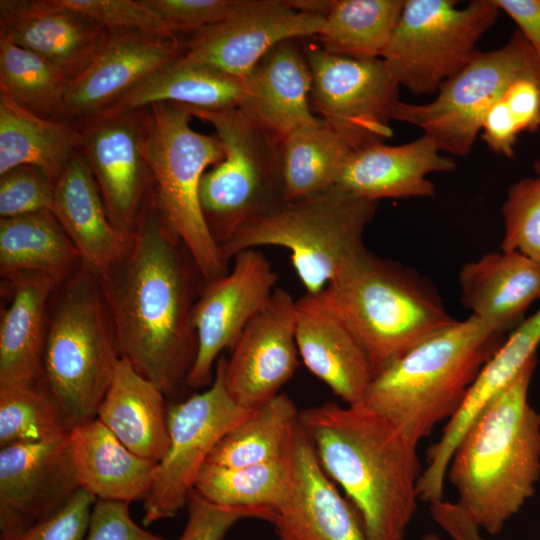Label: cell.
<instances>
[{"label": "cell", "instance_id": "39", "mask_svg": "<svg viewBox=\"0 0 540 540\" xmlns=\"http://www.w3.org/2000/svg\"><path fill=\"white\" fill-rule=\"evenodd\" d=\"M72 428L43 380L0 383V448L67 437Z\"/></svg>", "mask_w": 540, "mask_h": 540}, {"label": "cell", "instance_id": "43", "mask_svg": "<svg viewBox=\"0 0 540 540\" xmlns=\"http://www.w3.org/2000/svg\"><path fill=\"white\" fill-rule=\"evenodd\" d=\"M55 184L38 167L20 165L0 175L1 219L52 211Z\"/></svg>", "mask_w": 540, "mask_h": 540}, {"label": "cell", "instance_id": "27", "mask_svg": "<svg viewBox=\"0 0 540 540\" xmlns=\"http://www.w3.org/2000/svg\"><path fill=\"white\" fill-rule=\"evenodd\" d=\"M459 284L471 315L506 333L540 300V266L517 252L495 251L464 264Z\"/></svg>", "mask_w": 540, "mask_h": 540}, {"label": "cell", "instance_id": "19", "mask_svg": "<svg viewBox=\"0 0 540 540\" xmlns=\"http://www.w3.org/2000/svg\"><path fill=\"white\" fill-rule=\"evenodd\" d=\"M183 53L180 40L137 30H110L91 65L69 82L59 120L80 124L103 114Z\"/></svg>", "mask_w": 540, "mask_h": 540}, {"label": "cell", "instance_id": "14", "mask_svg": "<svg viewBox=\"0 0 540 540\" xmlns=\"http://www.w3.org/2000/svg\"><path fill=\"white\" fill-rule=\"evenodd\" d=\"M148 118L146 107L100 115L77 124L78 150L97 183L109 220L127 236L154 190L144 152Z\"/></svg>", "mask_w": 540, "mask_h": 540}, {"label": "cell", "instance_id": "41", "mask_svg": "<svg viewBox=\"0 0 540 540\" xmlns=\"http://www.w3.org/2000/svg\"><path fill=\"white\" fill-rule=\"evenodd\" d=\"M504 237L501 250L517 252L540 266V179L513 183L502 205Z\"/></svg>", "mask_w": 540, "mask_h": 540}, {"label": "cell", "instance_id": "22", "mask_svg": "<svg viewBox=\"0 0 540 540\" xmlns=\"http://www.w3.org/2000/svg\"><path fill=\"white\" fill-rule=\"evenodd\" d=\"M295 338L307 369L347 405L363 403L375 377L349 326L322 292L295 301Z\"/></svg>", "mask_w": 540, "mask_h": 540}, {"label": "cell", "instance_id": "52", "mask_svg": "<svg viewBox=\"0 0 540 540\" xmlns=\"http://www.w3.org/2000/svg\"><path fill=\"white\" fill-rule=\"evenodd\" d=\"M279 540H284V539L279 538Z\"/></svg>", "mask_w": 540, "mask_h": 540}, {"label": "cell", "instance_id": "48", "mask_svg": "<svg viewBox=\"0 0 540 540\" xmlns=\"http://www.w3.org/2000/svg\"><path fill=\"white\" fill-rule=\"evenodd\" d=\"M429 512L434 522L452 540H486L480 528L458 505L457 502L436 501L430 504Z\"/></svg>", "mask_w": 540, "mask_h": 540}, {"label": "cell", "instance_id": "21", "mask_svg": "<svg viewBox=\"0 0 540 540\" xmlns=\"http://www.w3.org/2000/svg\"><path fill=\"white\" fill-rule=\"evenodd\" d=\"M109 31L57 0L0 1V35L40 56L70 81L91 65Z\"/></svg>", "mask_w": 540, "mask_h": 540}, {"label": "cell", "instance_id": "4", "mask_svg": "<svg viewBox=\"0 0 540 540\" xmlns=\"http://www.w3.org/2000/svg\"><path fill=\"white\" fill-rule=\"evenodd\" d=\"M505 332L470 315L430 335L377 373L367 406L417 444L460 408Z\"/></svg>", "mask_w": 540, "mask_h": 540}, {"label": "cell", "instance_id": "9", "mask_svg": "<svg viewBox=\"0 0 540 540\" xmlns=\"http://www.w3.org/2000/svg\"><path fill=\"white\" fill-rule=\"evenodd\" d=\"M187 107L213 126L224 149V159L199 186L203 217L221 248L247 221L284 199L281 142L238 107Z\"/></svg>", "mask_w": 540, "mask_h": 540}, {"label": "cell", "instance_id": "2", "mask_svg": "<svg viewBox=\"0 0 540 540\" xmlns=\"http://www.w3.org/2000/svg\"><path fill=\"white\" fill-rule=\"evenodd\" d=\"M299 423L369 540H403L419 499L417 444L365 403L326 402L300 411Z\"/></svg>", "mask_w": 540, "mask_h": 540}, {"label": "cell", "instance_id": "7", "mask_svg": "<svg viewBox=\"0 0 540 540\" xmlns=\"http://www.w3.org/2000/svg\"><path fill=\"white\" fill-rule=\"evenodd\" d=\"M378 201L339 185L323 192L286 200L242 225L222 246L227 262L259 246L289 250L292 265L306 293L322 292L344 261L363 244Z\"/></svg>", "mask_w": 540, "mask_h": 540}, {"label": "cell", "instance_id": "8", "mask_svg": "<svg viewBox=\"0 0 540 540\" xmlns=\"http://www.w3.org/2000/svg\"><path fill=\"white\" fill-rule=\"evenodd\" d=\"M144 152L154 196L164 220L184 244L204 281L229 271L222 250L203 217L199 186L206 169L224 159L219 138L195 131L186 105L163 102L148 106Z\"/></svg>", "mask_w": 540, "mask_h": 540}, {"label": "cell", "instance_id": "34", "mask_svg": "<svg viewBox=\"0 0 540 540\" xmlns=\"http://www.w3.org/2000/svg\"><path fill=\"white\" fill-rule=\"evenodd\" d=\"M292 480L288 443L283 456L263 463L237 468L205 463L194 489L215 505L262 510L276 518L290 495Z\"/></svg>", "mask_w": 540, "mask_h": 540}, {"label": "cell", "instance_id": "6", "mask_svg": "<svg viewBox=\"0 0 540 540\" xmlns=\"http://www.w3.org/2000/svg\"><path fill=\"white\" fill-rule=\"evenodd\" d=\"M120 357L100 283L82 262L51 295L43 357L42 380L72 427L97 417Z\"/></svg>", "mask_w": 540, "mask_h": 540}, {"label": "cell", "instance_id": "33", "mask_svg": "<svg viewBox=\"0 0 540 540\" xmlns=\"http://www.w3.org/2000/svg\"><path fill=\"white\" fill-rule=\"evenodd\" d=\"M82 265L81 256L52 211L0 220V274L46 275L57 284Z\"/></svg>", "mask_w": 540, "mask_h": 540}, {"label": "cell", "instance_id": "29", "mask_svg": "<svg viewBox=\"0 0 540 540\" xmlns=\"http://www.w3.org/2000/svg\"><path fill=\"white\" fill-rule=\"evenodd\" d=\"M52 212L77 248L83 264L98 272L118 259L129 242L111 224L102 196L77 149L55 183Z\"/></svg>", "mask_w": 540, "mask_h": 540}, {"label": "cell", "instance_id": "18", "mask_svg": "<svg viewBox=\"0 0 540 540\" xmlns=\"http://www.w3.org/2000/svg\"><path fill=\"white\" fill-rule=\"evenodd\" d=\"M295 300L276 288L246 325L225 364V385L232 400L253 411L279 394L298 362Z\"/></svg>", "mask_w": 540, "mask_h": 540}, {"label": "cell", "instance_id": "40", "mask_svg": "<svg viewBox=\"0 0 540 540\" xmlns=\"http://www.w3.org/2000/svg\"><path fill=\"white\" fill-rule=\"evenodd\" d=\"M540 128V65L513 81L486 113L480 135L496 154L511 158L518 136Z\"/></svg>", "mask_w": 540, "mask_h": 540}, {"label": "cell", "instance_id": "3", "mask_svg": "<svg viewBox=\"0 0 540 540\" xmlns=\"http://www.w3.org/2000/svg\"><path fill=\"white\" fill-rule=\"evenodd\" d=\"M536 356L477 415L447 470L458 505L490 535L533 496L540 478V413L530 404Z\"/></svg>", "mask_w": 540, "mask_h": 540}, {"label": "cell", "instance_id": "50", "mask_svg": "<svg viewBox=\"0 0 540 540\" xmlns=\"http://www.w3.org/2000/svg\"><path fill=\"white\" fill-rule=\"evenodd\" d=\"M421 540H442L436 533H427Z\"/></svg>", "mask_w": 540, "mask_h": 540}, {"label": "cell", "instance_id": "31", "mask_svg": "<svg viewBox=\"0 0 540 540\" xmlns=\"http://www.w3.org/2000/svg\"><path fill=\"white\" fill-rule=\"evenodd\" d=\"M78 146L77 124L40 117L0 91V175L34 165L55 184Z\"/></svg>", "mask_w": 540, "mask_h": 540}, {"label": "cell", "instance_id": "51", "mask_svg": "<svg viewBox=\"0 0 540 540\" xmlns=\"http://www.w3.org/2000/svg\"><path fill=\"white\" fill-rule=\"evenodd\" d=\"M536 177L540 179V157L533 164Z\"/></svg>", "mask_w": 540, "mask_h": 540}, {"label": "cell", "instance_id": "37", "mask_svg": "<svg viewBox=\"0 0 540 540\" xmlns=\"http://www.w3.org/2000/svg\"><path fill=\"white\" fill-rule=\"evenodd\" d=\"M299 411L286 394H278L228 431L206 463L237 468L283 456Z\"/></svg>", "mask_w": 540, "mask_h": 540}, {"label": "cell", "instance_id": "10", "mask_svg": "<svg viewBox=\"0 0 540 540\" xmlns=\"http://www.w3.org/2000/svg\"><path fill=\"white\" fill-rule=\"evenodd\" d=\"M454 0H406L382 55L402 86L430 95L478 52L476 44L496 22L494 0H473L459 8Z\"/></svg>", "mask_w": 540, "mask_h": 540}, {"label": "cell", "instance_id": "38", "mask_svg": "<svg viewBox=\"0 0 540 540\" xmlns=\"http://www.w3.org/2000/svg\"><path fill=\"white\" fill-rule=\"evenodd\" d=\"M69 82L46 60L0 35V91L18 105L59 120Z\"/></svg>", "mask_w": 540, "mask_h": 540}, {"label": "cell", "instance_id": "15", "mask_svg": "<svg viewBox=\"0 0 540 540\" xmlns=\"http://www.w3.org/2000/svg\"><path fill=\"white\" fill-rule=\"evenodd\" d=\"M233 259L226 274L204 283L193 308L198 348L186 381L192 389L211 385L222 351L233 348L276 289L278 276L261 251L247 249Z\"/></svg>", "mask_w": 540, "mask_h": 540}, {"label": "cell", "instance_id": "42", "mask_svg": "<svg viewBox=\"0 0 540 540\" xmlns=\"http://www.w3.org/2000/svg\"><path fill=\"white\" fill-rule=\"evenodd\" d=\"M109 30H137L157 36L179 40L160 17L147 7L143 0H57Z\"/></svg>", "mask_w": 540, "mask_h": 540}, {"label": "cell", "instance_id": "35", "mask_svg": "<svg viewBox=\"0 0 540 540\" xmlns=\"http://www.w3.org/2000/svg\"><path fill=\"white\" fill-rule=\"evenodd\" d=\"M353 150L323 120L291 132L281 142L284 199L314 195L337 185Z\"/></svg>", "mask_w": 540, "mask_h": 540}, {"label": "cell", "instance_id": "44", "mask_svg": "<svg viewBox=\"0 0 540 540\" xmlns=\"http://www.w3.org/2000/svg\"><path fill=\"white\" fill-rule=\"evenodd\" d=\"M188 517L182 534L176 540H223L240 520L258 518L273 523L269 512L249 508H229L215 505L193 489L187 500Z\"/></svg>", "mask_w": 540, "mask_h": 540}, {"label": "cell", "instance_id": "28", "mask_svg": "<svg viewBox=\"0 0 540 540\" xmlns=\"http://www.w3.org/2000/svg\"><path fill=\"white\" fill-rule=\"evenodd\" d=\"M69 441L81 488L97 500H145L157 462L132 452L97 418L74 426Z\"/></svg>", "mask_w": 540, "mask_h": 540}, {"label": "cell", "instance_id": "16", "mask_svg": "<svg viewBox=\"0 0 540 540\" xmlns=\"http://www.w3.org/2000/svg\"><path fill=\"white\" fill-rule=\"evenodd\" d=\"M325 16L292 8L281 0H239L223 21L183 42L184 60L245 79L281 42L316 37Z\"/></svg>", "mask_w": 540, "mask_h": 540}, {"label": "cell", "instance_id": "12", "mask_svg": "<svg viewBox=\"0 0 540 540\" xmlns=\"http://www.w3.org/2000/svg\"><path fill=\"white\" fill-rule=\"evenodd\" d=\"M226 358L204 391L167 408L170 445L144 500L143 525L173 517L186 504L196 479L221 438L252 411L237 405L225 385Z\"/></svg>", "mask_w": 540, "mask_h": 540}, {"label": "cell", "instance_id": "26", "mask_svg": "<svg viewBox=\"0 0 540 540\" xmlns=\"http://www.w3.org/2000/svg\"><path fill=\"white\" fill-rule=\"evenodd\" d=\"M8 305L0 318V383H35L43 379L48 305L57 283L21 272L2 278Z\"/></svg>", "mask_w": 540, "mask_h": 540}, {"label": "cell", "instance_id": "25", "mask_svg": "<svg viewBox=\"0 0 540 540\" xmlns=\"http://www.w3.org/2000/svg\"><path fill=\"white\" fill-rule=\"evenodd\" d=\"M455 168V161L443 156L436 143L423 134L402 145L374 142L354 149L337 185L374 201L433 197L435 186L427 176Z\"/></svg>", "mask_w": 540, "mask_h": 540}, {"label": "cell", "instance_id": "23", "mask_svg": "<svg viewBox=\"0 0 540 540\" xmlns=\"http://www.w3.org/2000/svg\"><path fill=\"white\" fill-rule=\"evenodd\" d=\"M540 344V309L524 319L483 366L461 404L447 421L440 439L427 451V465L418 481L419 499L429 504L443 499L452 455L481 410L520 374L536 356Z\"/></svg>", "mask_w": 540, "mask_h": 540}, {"label": "cell", "instance_id": "30", "mask_svg": "<svg viewBox=\"0 0 540 540\" xmlns=\"http://www.w3.org/2000/svg\"><path fill=\"white\" fill-rule=\"evenodd\" d=\"M164 396L120 357L96 418L132 452L159 463L170 445Z\"/></svg>", "mask_w": 540, "mask_h": 540}, {"label": "cell", "instance_id": "24", "mask_svg": "<svg viewBox=\"0 0 540 540\" xmlns=\"http://www.w3.org/2000/svg\"><path fill=\"white\" fill-rule=\"evenodd\" d=\"M312 75L297 39L272 48L244 79L238 108L282 142L294 130L322 122L311 108Z\"/></svg>", "mask_w": 540, "mask_h": 540}, {"label": "cell", "instance_id": "20", "mask_svg": "<svg viewBox=\"0 0 540 540\" xmlns=\"http://www.w3.org/2000/svg\"><path fill=\"white\" fill-rule=\"evenodd\" d=\"M293 480L273 524L284 540H369L355 507L341 496L322 468L298 422L289 440Z\"/></svg>", "mask_w": 540, "mask_h": 540}, {"label": "cell", "instance_id": "13", "mask_svg": "<svg viewBox=\"0 0 540 540\" xmlns=\"http://www.w3.org/2000/svg\"><path fill=\"white\" fill-rule=\"evenodd\" d=\"M311 75L312 111L353 149L392 136L389 121L399 84L382 58L356 59L303 46Z\"/></svg>", "mask_w": 540, "mask_h": 540}, {"label": "cell", "instance_id": "45", "mask_svg": "<svg viewBox=\"0 0 540 540\" xmlns=\"http://www.w3.org/2000/svg\"><path fill=\"white\" fill-rule=\"evenodd\" d=\"M239 0H143L172 34H194L226 19Z\"/></svg>", "mask_w": 540, "mask_h": 540}, {"label": "cell", "instance_id": "1", "mask_svg": "<svg viewBox=\"0 0 540 540\" xmlns=\"http://www.w3.org/2000/svg\"><path fill=\"white\" fill-rule=\"evenodd\" d=\"M110 309L121 357L172 395L197 355L193 308L202 276L158 208L154 190L144 203L127 247L94 272Z\"/></svg>", "mask_w": 540, "mask_h": 540}, {"label": "cell", "instance_id": "5", "mask_svg": "<svg viewBox=\"0 0 540 540\" xmlns=\"http://www.w3.org/2000/svg\"><path fill=\"white\" fill-rule=\"evenodd\" d=\"M364 348L375 375L456 321L431 282L365 245L322 291Z\"/></svg>", "mask_w": 540, "mask_h": 540}, {"label": "cell", "instance_id": "17", "mask_svg": "<svg viewBox=\"0 0 540 540\" xmlns=\"http://www.w3.org/2000/svg\"><path fill=\"white\" fill-rule=\"evenodd\" d=\"M81 488L67 437L0 448V538L60 509Z\"/></svg>", "mask_w": 540, "mask_h": 540}, {"label": "cell", "instance_id": "47", "mask_svg": "<svg viewBox=\"0 0 540 540\" xmlns=\"http://www.w3.org/2000/svg\"><path fill=\"white\" fill-rule=\"evenodd\" d=\"M130 503L97 500L84 540H164L140 527L131 517Z\"/></svg>", "mask_w": 540, "mask_h": 540}, {"label": "cell", "instance_id": "46", "mask_svg": "<svg viewBox=\"0 0 540 540\" xmlns=\"http://www.w3.org/2000/svg\"><path fill=\"white\" fill-rule=\"evenodd\" d=\"M97 498L80 488L60 509L26 530L0 540H84Z\"/></svg>", "mask_w": 540, "mask_h": 540}, {"label": "cell", "instance_id": "11", "mask_svg": "<svg viewBox=\"0 0 540 540\" xmlns=\"http://www.w3.org/2000/svg\"><path fill=\"white\" fill-rule=\"evenodd\" d=\"M540 65V58L516 30L500 48L478 51L470 62L438 90L429 103L399 100L392 120L419 127L441 152L468 155L488 110L520 76Z\"/></svg>", "mask_w": 540, "mask_h": 540}, {"label": "cell", "instance_id": "36", "mask_svg": "<svg viewBox=\"0 0 540 540\" xmlns=\"http://www.w3.org/2000/svg\"><path fill=\"white\" fill-rule=\"evenodd\" d=\"M406 0H334L316 36L332 54L356 59L382 58Z\"/></svg>", "mask_w": 540, "mask_h": 540}, {"label": "cell", "instance_id": "49", "mask_svg": "<svg viewBox=\"0 0 540 540\" xmlns=\"http://www.w3.org/2000/svg\"><path fill=\"white\" fill-rule=\"evenodd\" d=\"M504 11L540 58V0H494Z\"/></svg>", "mask_w": 540, "mask_h": 540}, {"label": "cell", "instance_id": "32", "mask_svg": "<svg viewBox=\"0 0 540 540\" xmlns=\"http://www.w3.org/2000/svg\"><path fill=\"white\" fill-rule=\"evenodd\" d=\"M243 96L244 79L205 64L184 60L181 56L140 83L101 115L142 109L163 102L204 110H226L239 107Z\"/></svg>", "mask_w": 540, "mask_h": 540}]
</instances>
